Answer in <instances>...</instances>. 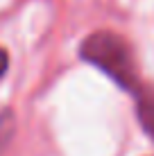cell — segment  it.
Listing matches in <instances>:
<instances>
[{
	"label": "cell",
	"instance_id": "cell-1",
	"mask_svg": "<svg viewBox=\"0 0 154 156\" xmlns=\"http://www.w3.org/2000/svg\"><path fill=\"white\" fill-rule=\"evenodd\" d=\"M79 55L84 61L93 63L102 73H107L118 86L127 90H138L141 88V75L136 66L131 45L116 32H95L88 39H84Z\"/></svg>",
	"mask_w": 154,
	"mask_h": 156
},
{
	"label": "cell",
	"instance_id": "cell-2",
	"mask_svg": "<svg viewBox=\"0 0 154 156\" xmlns=\"http://www.w3.org/2000/svg\"><path fill=\"white\" fill-rule=\"evenodd\" d=\"M136 113L141 127L154 140V86H141L136 90Z\"/></svg>",
	"mask_w": 154,
	"mask_h": 156
},
{
	"label": "cell",
	"instance_id": "cell-4",
	"mask_svg": "<svg viewBox=\"0 0 154 156\" xmlns=\"http://www.w3.org/2000/svg\"><path fill=\"white\" fill-rule=\"evenodd\" d=\"M7 68H9V55H7V50L0 48V79L7 75Z\"/></svg>",
	"mask_w": 154,
	"mask_h": 156
},
{
	"label": "cell",
	"instance_id": "cell-3",
	"mask_svg": "<svg viewBox=\"0 0 154 156\" xmlns=\"http://www.w3.org/2000/svg\"><path fill=\"white\" fill-rule=\"evenodd\" d=\"M9 133H12V113H9V111H2V113H0V149L9 140Z\"/></svg>",
	"mask_w": 154,
	"mask_h": 156
}]
</instances>
